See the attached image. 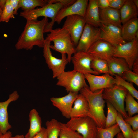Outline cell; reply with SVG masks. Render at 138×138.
Returning a JSON list of instances; mask_svg holds the SVG:
<instances>
[{"label":"cell","instance_id":"4fadbf2b","mask_svg":"<svg viewBox=\"0 0 138 138\" xmlns=\"http://www.w3.org/2000/svg\"><path fill=\"white\" fill-rule=\"evenodd\" d=\"M99 39L109 43L114 47L126 43L123 38L121 29L116 26L101 23Z\"/></svg>","mask_w":138,"mask_h":138},{"label":"cell","instance_id":"f1b7e54d","mask_svg":"<svg viewBox=\"0 0 138 138\" xmlns=\"http://www.w3.org/2000/svg\"><path fill=\"white\" fill-rule=\"evenodd\" d=\"M97 130L98 138H113L121 131L117 123L108 128L97 127Z\"/></svg>","mask_w":138,"mask_h":138},{"label":"cell","instance_id":"7402d4cb","mask_svg":"<svg viewBox=\"0 0 138 138\" xmlns=\"http://www.w3.org/2000/svg\"><path fill=\"white\" fill-rule=\"evenodd\" d=\"M121 29L122 37L125 41H130L138 37L137 17L132 19L126 22L122 26Z\"/></svg>","mask_w":138,"mask_h":138},{"label":"cell","instance_id":"277c9868","mask_svg":"<svg viewBox=\"0 0 138 138\" xmlns=\"http://www.w3.org/2000/svg\"><path fill=\"white\" fill-rule=\"evenodd\" d=\"M47 34L45 40L54 45H50V49L60 53L67 54L69 63L73 54L76 52L75 47L73 44L68 31L62 27L52 29Z\"/></svg>","mask_w":138,"mask_h":138},{"label":"cell","instance_id":"4316f807","mask_svg":"<svg viewBox=\"0 0 138 138\" xmlns=\"http://www.w3.org/2000/svg\"><path fill=\"white\" fill-rule=\"evenodd\" d=\"M45 125L47 138H58L60 130V122L53 119L47 121Z\"/></svg>","mask_w":138,"mask_h":138},{"label":"cell","instance_id":"7dc6e473","mask_svg":"<svg viewBox=\"0 0 138 138\" xmlns=\"http://www.w3.org/2000/svg\"><path fill=\"white\" fill-rule=\"evenodd\" d=\"M117 138H124L122 132H120L117 135Z\"/></svg>","mask_w":138,"mask_h":138},{"label":"cell","instance_id":"484cf974","mask_svg":"<svg viewBox=\"0 0 138 138\" xmlns=\"http://www.w3.org/2000/svg\"><path fill=\"white\" fill-rule=\"evenodd\" d=\"M48 4L47 0H19V7L23 12H28L37 7H42Z\"/></svg>","mask_w":138,"mask_h":138},{"label":"cell","instance_id":"4dcf8cb0","mask_svg":"<svg viewBox=\"0 0 138 138\" xmlns=\"http://www.w3.org/2000/svg\"><path fill=\"white\" fill-rule=\"evenodd\" d=\"M116 84L124 88L134 98L138 99V91L134 86L133 83L128 82L121 77L117 75L114 76Z\"/></svg>","mask_w":138,"mask_h":138},{"label":"cell","instance_id":"9a60e30c","mask_svg":"<svg viewBox=\"0 0 138 138\" xmlns=\"http://www.w3.org/2000/svg\"><path fill=\"white\" fill-rule=\"evenodd\" d=\"M88 2V0H77L72 4L62 7L56 15L55 22L59 24L65 17L73 15L84 17Z\"/></svg>","mask_w":138,"mask_h":138},{"label":"cell","instance_id":"74e56055","mask_svg":"<svg viewBox=\"0 0 138 138\" xmlns=\"http://www.w3.org/2000/svg\"><path fill=\"white\" fill-rule=\"evenodd\" d=\"M126 0H109L110 7L120 10L124 4Z\"/></svg>","mask_w":138,"mask_h":138},{"label":"cell","instance_id":"e575fe53","mask_svg":"<svg viewBox=\"0 0 138 138\" xmlns=\"http://www.w3.org/2000/svg\"><path fill=\"white\" fill-rule=\"evenodd\" d=\"M14 9L10 0H6V3L0 18V22H8L10 19L14 17Z\"/></svg>","mask_w":138,"mask_h":138},{"label":"cell","instance_id":"f35d334b","mask_svg":"<svg viewBox=\"0 0 138 138\" xmlns=\"http://www.w3.org/2000/svg\"><path fill=\"white\" fill-rule=\"evenodd\" d=\"M97 3L99 8L102 9L109 7V0H97Z\"/></svg>","mask_w":138,"mask_h":138},{"label":"cell","instance_id":"d4e9b609","mask_svg":"<svg viewBox=\"0 0 138 138\" xmlns=\"http://www.w3.org/2000/svg\"><path fill=\"white\" fill-rule=\"evenodd\" d=\"M30 126L28 132L24 136L25 138H32L41 130L42 120L38 113L35 109L30 111L29 114Z\"/></svg>","mask_w":138,"mask_h":138},{"label":"cell","instance_id":"f546056e","mask_svg":"<svg viewBox=\"0 0 138 138\" xmlns=\"http://www.w3.org/2000/svg\"><path fill=\"white\" fill-rule=\"evenodd\" d=\"M116 122L122 131L124 138H131L134 131L131 126L125 121L122 115L118 112Z\"/></svg>","mask_w":138,"mask_h":138},{"label":"cell","instance_id":"8992f818","mask_svg":"<svg viewBox=\"0 0 138 138\" xmlns=\"http://www.w3.org/2000/svg\"><path fill=\"white\" fill-rule=\"evenodd\" d=\"M128 92L123 87L115 84L111 88L104 89L103 93L104 100L111 103L125 119L128 117L124 105Z\"/></svg>","mask_w":138,"mask_h":138},{"label":"cell","instance_id":"c3c4849f","mask_svg":"<svg viewBox=\"0 0 138 138\" xmlns=\"http://www.w3.org/2000/svg\"><path fill=\"white\" fill-rule=\"evenodd\" d=\"M134 3L136 6V7L138 8V0H133Z\"/></svg>","mask_w":138,"mask_h":138},{"label":"cell","instance_id":"44dd1931","mask_svg":"<svg viewBox=\"0 0 138 138\" xmlns=\"http://www.w3.org/2000/svg\"><path fill=\"white\" fill-rule=\"evenodd\" d=\"M100 15L101 23L112 25L121 28L119 10L109 7L101 9Z\"/></svg>","mask_w":138,"mask_h":138},{"label":"cell","instance_id":"681fc988","mask_svg":"<svg viewBox=\"0 0 138 138\" xmlns=\"http://www.w3.org/2000/svg\"><path fill=\"white\" fill-rule=\"evenodd\" d=\"M2 11L0 8V18L2 13Z\"/></svg>","mask_w":138,"mask_h":138},{"label":"cell","instance_id":"d590c367","mask_svg":"<svg viewBox=\"0 0 138 138\" xmlns=\"http://www.w3.org/2000/svg\"><path fill=\"white\" fill-rule=\"evenodd\" d=\"M121 77L124 80L138 86V74L129 70L125 71Z\"/></svg>","mask_w":138,"mask_h":138},{"label":"cell","instance_id":"2e32d148","mask_svg":"<svg viewBox=\"0 0 138 138\" xmlns=\"http://www.w3.org/2000/svg\"><path fill=\"white\" fill-rule=\"evenodd\" d=\"M78 94L69 92L63 97H52L50 100L52 105L59 110L63 116L70 119L71 110Z\"/></svg>","mask_w":138,"mask_h":138},{"label":"cell","instance_id":"52a82bcc","mask_svg":"<svg viewBox=\"0 0 138 138\" xmlns=\"http://www.w3.org/2000/svg\"><path fill=\"white\" fill-rule=\"evenodd\" d=\"M66 124L80 134L83 138H98L97 126L89 117L70 118Z\"/></svg>","mask_w":138,"mask_h":138},{"label":"cell","instance_id":"1f68e13d","mask_svg":"<svg viewBox=\"0 0 138 138\" xmlns=\"http://www.w3.org/2000/svg\"><path fill=\"white\" fill-rule=\"evenodd\" d=\"M125 101L126 107L125 111L128 113V117L132 116L138 112V103L134 98L128 92L126 97Z\"/></svg>","mask_w":138,"mask_h":138},{"label":"cell","instance_id":"8d00e7d4","mask_svg":"<svg viewBox=\"0 0 138 138\" xmlns=\"http://www.w3.org/2000/svg\"><path fill=\"white\" fill-rule=\"evenodd\" d=\"M125 121L132 127L133 131L138 130V115L128 117L124 119Z\"/></svg>","mask_w":138,"mask_h":138},{"label":"cell","instance_id":"bcb514c9","mask_svg":"<svg viewBox=\"0 0 138 138\" xmlns=\"http://www.w3.org/2000/svg\"><path fill=\"white\" fill-rule=\"evenodd\" d=\"M9 138H24V136L22 135H17L14 136H11Z\"/></svg>","mask_w":138,"mask_h":138},{"label":"cell","instance_id":"836d02e7","mask_svg":"<svg viewBox=\"0 0 138 138\" xmlns=\"http://www.w3.org/2000/svg\"><path fill=\"white\" fill-rule=\"evenodd\" d=\"M59 138H83L80 134L67 127L66 124L60 122Z\"/></svg>","mask_w":138,"mask_h":138},{"label":"cell","instance_id":"7c38bea8","mask_svg":"<svg viewBox=\"0 0 138 138\" xmlns=\"http://www.w3.org/2000/svg\"><path fill=\"white\" fill-rule=\"evenodd\" d=\"M93 56L87 52H76L71 59L74 70L84 74L90 73L99 75L91 67V63Z\"/></svg>","mask_w":138,"mask_h":138},{"label":"cell","instance_id":"8fae6325","mask_svg":"<svg viewBox=\"0 0 138 138\" xmlns=\"http://www.w3.org/2000/svg\"><path fill=\"white\" fill-rule=\"evenodd\" d=\"M100 27H96L86 24L77 46L76 52H87L91 46L99 39Z\"/></svg>","mask_w":138,"mask_h":138},{"label":"cell","instance_id":"cb8c5ba5","mask_svg":"<svg viewBox=\"0 0 138 138\" xmlns=\"http://www.w3.org/2000/svg\"><path fill=\"white\" fill-rule=\"evenodd\" d=\"M119 10L121 22L123 24L132 19L137 17L138 8L133 0H126Z\"/></svg>","mask_w":138,"mask_h":138},{"label":"cell","instance_id":"5bb4252c","mask_svg":"<svg viewBox=\"0 0 138 138\" xmlns=\"http://www.w3.org/2000/svg\"><path fill=\"white\" fill-rule=\"evenodd\" d=\"M84 75L88 83L89 88L92 92L111 88L116 84L115 78L109 74L99 75L87 73Z\"/></svg>","mask_w":138,"mask_h":138},{"label":"cell","instance_id":"603a6c76","mask_svg":"<svg viewBox=\"0 0 138 138\" xmlns=\"http://www.w3.org/2000/svg\"><path fill=\"white\" fill-rule=\"evenodd\" d=\"M107 61L109 74L112 76L117 75L121 77L125 71L130 70L126 62L123 59L112 57Z\"/></svg>","mask_w":138,"mask_h":138},{"label":"cell","instance_id":"b9f144b4","mask_svg":"<svg viewBox=\"0 0 138 138\" xmlns=\"http://www.w3.org/2000/svg\"><path fill=\"white\" fill-rule=\"evenodd\" d=\"M132 70L134 72L138 74V58L133 63L132 66Z\"/></svg>","mask_w":138,"mask_h":138},{"label":"cell","instance_id":"6da1fadb","mask_svg":"<svg viewBox=\"0 0 138 138\" xmlns=\"http://www.w3.org/2000/svg\"><path fill=\"white\" fill-rule=\"evenodd\" d=\"M48 22V18L40 20H27L24 30L15 45L17 50H31L34 46L43 48L45 41L44 29Z\"/></svg>","mask_w":138,"mask_h":138},{"label":"cell","instance_id":"f6af8a7d","mask_svg":"<svg viewBox=\"0 0 138 138\" xmlns=\"http://www.w3.org/2000/svg\"><path fill=\"white\" fill-rule=\"evenodd\" d=\"M131 138H138V130L133 131Z\"/></svg>","mask_w":138,"mask_h":138},{"label":"cell","instance_id":"9c48e42d","mask_svg":"<svg viewBox=\"0 0 138 138\" xmlns=\"http://www.w3.org/2000/svg\"><path fill=\"white\" fill-rule=\"evenodd\" d=\"M121 58L126 62L129 69L132 70V65L138 58V38L114 47L113 56Z\"/></svg>","mask_w":138,"mask_h":138},{"label":"cell","instance_id":"d6986e66","mask_svg":"<svg viewBox=\"0 0 138 138\" xmlns=\"http://www.w3.org/2000/svg\"><path fill=\"white\" fill-rule=\"evenodd\" d=\"M73 105L71 112L70 118L86 117L91 118L88 102L83 95L80 93L78 94Z\"/></svg>","mask_w":138,"mask_h":138},{"label":"cell","instance_id":"3957f363","mask_svg":"<svg viewBox=\"0 0 138 138\" xmlns=\"http://www.w3.org/2000/svg\"><path fill=\"white\" fill-rule=\"evenodd\" d=\"M104 89L92 92L88 86L83 88L79 92L87 101L91 118L97 127L102 128H105L106 118L104 113L105 101L103 96Z\"/></svg>","mask_w":138,"mask_h":138},{"label":"cell","instance_id":"e0dca14e","mask_svg":"<svg viewBox=\"0 0 138 138\" xmlns=\"http://www.w3.org/2000/svg\"><path fill=\"white\" fill-rule=\"evenodd\" d=\"M87 52L94 56L107 61L113 56L114 47L106 41L98 39L91 46Z\"/></svg>","mask_w":138,"mask_h":138},{"label":"cell","instance_id":"ee69618b","mask_svg":"<svg viewBox=\"0 0 138 138\" xmlns=\"http://www.w3.org/2000/svg\"><path fill=\"white\" fill-rule=\"evenodd\" d=\"M6 0H0V8L3 11L5 5Z\"/></svg>","mask_w":138,"mask_h":138},{"label":"cell","instance_id":"ffe728a7","mask_svg":"<svg viewBox=\"0 0 138 138\" xmlns=\"http://www.w3.org/2000/svg\"><path fill=\"white\" fill-rule=\"evenodd\" d=\"M84 18L86 24L96 27H100L101 23L97 0L88 1Z\"/></svg>","mask_w":138,"mask_h":138},{"label":"cell","instance_id":"ba28073f","mask_svg":"<svg viewBox=\"0 0 138 138\" xmlns=\"http://www.w3.org/2000/svg\"><path fill=\"white\" fill-rule=\"evenodd\" d=\"M51 42L45 40L43 47V56L49 68L52 71L53 78L57 77L65 71L66 65L69 63L66 54H61L59 59L53 56L50 48Z\"/></svg>","mask_w":138,"mask_h":138},{"label":"cell","instance_id":"ab89813d","mask_svg":"<svg viewBox=\"0 0 138 138\" xmlns=\"http://www.w3.org/2000/svg\"><path fill=\"white\" fill-rule=\"evenodd\" d=\"M11 4L14 9V15L18 14V11L19 8V0H10Z\"/></svg>","mask_w":138,"mask_h":138},{"label":"cell","instance_id":"5b68a950","mask_svg":"<svg viewBox=\"0 0 138 138\" xmlns=\"http://www.w3.org/2000/svg\"><path fill=\"white\" fill-rule=\"evenodd\" d=\"M56 85L64 87L68 93L78 94L84 87L88 86L84 75L73 70L64 71L57 77Z\"/></svg>","mask_w":138,"mask_h":138},{"label":"cell","instance_id":"30bf717a","mask_svg":"<svg viewBox=\"0 0 138 138\" xmlns=\"http://www.w3.org/2000/svg\"><path fill=\"white\" fill-rule=\"evenodd\" d=\"M84 17L78 15L68 16L62 28L67 29L70 33L75 47L77 46L86 24Z\"/></svg>","mask_w":138,"mask_h":138},{"label":"cell","instance_id":"60d3db41","mask_svg":"<svg viewBox=\"0 0 138 138\" xmlns=\"http://www.w3.org/2000/svg\"><path fill=\"white\" fill-rule=\"evenodd\" d=\"M32 138H47L46 128L42 127L41 131Z\"/></svg>","mask_w":138,"mask_h":138},{"label":"cell","instance_id":"ac0fdd59","mask_svg":"<svg viewBox=\"0 0 138 138\" xmlns=\"http://www.w3.org/2000/svg\"><path fill=\"white\" fill-rule=\"evenodd\" d=\"M19 95L16 91L10 94L6 101L0 102V134H5L12 128L8 122L7 108L10 103L18 99Z\"/></svg>","mask_w":138,"mask_h":138},{"label":"cell","instance_id":"7bdbcfd3","mask_svg":"<svg viewBox=\"0 0 138 138\" xmlns=\"http://www.w3.org/2000/svg\"><path fill=\"white\" fill-rule=\"evenodd\" d=\"M12 136V133L9 131H8L5 134H0V138H9Z\"/></svg>","mask_w":138,"mask_h":138},{"label":"cell","instance_id":"d6a6232c","mask_svg":"<svg viewBox=\"0 0 138 138\" xmlns=\"http://www.w3.org/2000/svg\"><path fill=\"white\" fill-rule=\"evenodd\" d=\"M106 102L107 113L106 118L105 128H108L116 123V119L118 112L111 103L107 101Z\"/></svg>","mask_w":138,"mask_h":138},{"label":"cell","instance_id":"83f0119b","mask_svg":"<svg viewBox=\"0 0 138 138\" xmlns=\"http://www.w3.org/2000/svg\"><path fill=\"white\" fill-rule=\"evenodd\" d=\"M91 67L93 71L100 74H109L107 61L103 59L93 56L91 63Z\"/></svg>","mask_w":138,"mask_h":138},{"label":"cell","instance_id":"7a4b0ae2","mask_svg":"<svg viewBox=\"0 0 138 138\" xmlns=\"http://www.w3.org/2000/svg\"><path fill=\"white\" fill-rule=\"evenodd\" d=\"M71 0H50L45 6L35 9L28 12H20V16L27 20H37L39 17L43 16L51 19L48 22L44 29V33L49 32L53 29L56 15L62 7L68 6L72 3Z\"/></svg>","mask_w":138,"mask_h":138}]
</instances>
